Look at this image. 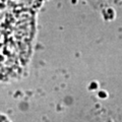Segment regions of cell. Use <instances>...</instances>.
<instances>
[{"instance_id":"obj_1","label":"cell","mask_w":122,"mask_h":122,"mask_svg":"<svg viewBox=\"0 0 122 122\" xmlns=\"http://www.w3.org/2000/svg\"><path fill=\"white\" fill-rule=\"evenodd\" d=\"M0 122H8V121H7V120L5 119V118H4V117L0 116Z\"/></svg>"}]
</instances>
